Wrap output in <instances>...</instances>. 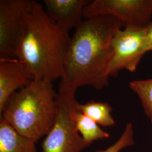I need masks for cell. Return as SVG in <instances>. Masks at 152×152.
Masks as SVG:
<instances>
[{
    "label": "cell",
    "instance_id": "obj_1",
    "mask_svg": "<svg viewBox=\"0 0 152 152\" xmlns=\"http://www.w3.org/2000/svg\"><path fill=\"white\" fill-rule=\"evenodd\" d=\"M123 27V22L108 15L83 20L71 37L59 89L90 86L102 90L107 87L112 39Z\"/></svg>",
    "mask_w": 152,
    "mask_h": 152
},
{
    "label": "cell",
    "instance_id": "obj_2",
    "mask_svg": "<svg viewBox=\"0 0 152 152\" xmlns=\"http://www.w3.org/2000/svg\"><path fill=\"white\" fill-rule=\"evenodd\" d=\"M71 37L44 7L32 1L27 15V29L18 54L19 60L34 80L53 81L63 76Z\"/></svg>",
    "mask_w": 152,
    "mask_h": 152
},
{
    "label": "cell",
    "instance_id": "obj_3",
    "mask_svg": "<svg viewBox=\"0 0 152 152\" xmlns=\"http://www.w3.org/2000/svg\"><path fill=\"white\" fill-rule=\"evenodd\" d=\"M57 95L53 82L34 80L11 95L0 117L22 135L36 142L48 134L54 125Z\"/></svg>",
    "mask_w": 152,
    "mask_h": 152
},
{
    "label": "cell",
    "instance_id": "obj_4",
    "mask_svg": "<svg viewBox=\"0 0 152 152\" xmlns=\"http://www.w3.org/2000/svg\"><path fill=\"white\" fill-rule=\"evenodd\" d=\"M76 89H59L54 125L42 144V152H81L90 145L76 129L74 113Z\"/></svg>",
    "mask_w": 152,
    "mask_h": 152
},
{
    "label": "cell",
    "instance_id": "obj_5",
    "mask_svg": "<svg viewBox=\"0 0 152 152\" xmlns=\"http://www.w3.org/2000/svg\"><path fill=\"white\" fill-rule=\"evenodd\" d=\"M32 1H0V62L18 59Z\"/></svg>",
    "mask_w": 152,
    "mask_h": 152
},
{
    "label": "cell",
    "instance_id": "obj_6",
    "mask_svg": "<svg viewBox=\"0 0 152 152\" xmlns=\"http://www.w3.org/2000/svg\"><path fill=\"white\" fill-rule=\"evenodd\" d=\"M147 28L127 26L118 30L112 41V56L107 72L109 78L123 69L136 71L143 56L148 52Z\"/></svg>",
    "mask_w": 152,
    "mask_h": 152
},
{
    "label": "cell",
    "instance_id": "obj_7",
    "mask_svg": "<svg viewBox=\"0 0 152 152\" xmlns=\"http://www.w3.org/2000/svg\"><path fill=\"white\" fill-rule=\"evenodd\" d=\"M108 15L125 26L147 28L152 23V0H94L85 8L86 19Z\"/></svg>",
    "mask_w": 152,
    "mask_h": 152
},
{
    "label": "cell",
    "instance_id": "obj_8",
    "mask_svg": "<svg viewBox=\"0 0 152 152\" xmlns=\"http://www.w3.org/2000/svg\"><path fill=\"white\" fill-rule=\"evenodd\" d=\"M33 80L31 72L19 60L0 62V113L11 95Z\"/></svg>",
    "mask_w": 152,
    "mask_h": 152
},
{
    "label": "cell",
    "instance_id": "obj_9",
    "mask_svg": "<svg viewBox=\"0 0 152 152\" xmlns=\"http://www.w3.org/2000/svg\"><path fill=\"white\" fill-rule=\"evenodd\" d=\"M90 0H44L45 10L59 27L69 31L77 27L83 18V11Z\"/></svg>",
    "mask_w": 152,
    "mask_h": 152
},
{
    "label": "cell",
    "instance_id": "obj_10",
    "mask_svg": "<svg viewBox=\"0 0 152 152\" xmlns=\"http://www.w3.org/2000/svg\"><path fill=\"white\" fill-rule=\"evenodd\" d=\"M35 143L0 117V152H37Z\"/></svg>",
    "mask_w": 152,
    "mask_h": 152
},
{
    "label": "cell",
    "instance_id": "obj_11",
    "mask_svg": "<svg viewBox=\"0 0 152 152\" xmlns=\"http://www.w3.org/2000/svg\"><path fill=\"white\" fill-rule=\"evenodd\" d=\"M76 109L99 126L112 127L115 124L112 115L113 108L107 102H96L93 100L85 104L77 102Z\"/></svg>",
    "mask_w": 152,
    "mask_h": 152
},
{
    "label": "cell",
    "instance_id": "obj_12",
    "mask_svg": "<svg viewBox=\"0 0 152 152\" xmlns=\"http://www.w3.org/2000/svg\"><path fill=\"white\" fill-rule=\"evenodd\" d=\"M76 129L83 139L90 145L94 141L108 139V132L102 130L100 126L76 109L74 113Z\"/></svg>",
    "mask_w": 152,
    "mask_h": 152
},
{
    "label": "cell",
    "instance_id": "obj_13",
    "mask_svg": "<svg viewBox=\"0 0 152 152\" xmlns=\"http://www.w3.org/2000/svg\"><path fill=\"white\" fill-rule=\"evenodd\" d=\"M129 87L139 98L145 114L152 123V78L133 80L129 83Z\"/></svg>",
    "mask_w": 152,
    "mask_h": 152
},
{
    "label": "cell",
    "instance_id": "obj_14",
    "mask_svg": "<svg viewBox=\"0 0 152 152\" xmlns=\"http://www.w3.org/2000/svg\"><path fill=\"white\" fill-rule=\"evenodd\" d=\"M135 143L134 126L129 122L126 125L122 135L114 144L104 150H98L95 152H121L125 148L134 145Z\"/></svg>",
    "mask_w": 152,
    "mask_h": 152
},
{
    "label": "cell",
    "instance_id": "obj_15",
    "mask_svg": "<svg viewBox=\"0 0 152 152\" xmlns=\"http://www.w3.org/2000/svg\"><path fill=\"white\" fill-rule=\"evenodd\" d=\"M146 41L148 52H152V22L147 28Z\"/></svg>",
    "mask_w": 152,
    "mask_h": 152
}]
</instances>
